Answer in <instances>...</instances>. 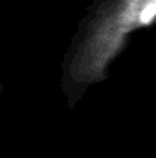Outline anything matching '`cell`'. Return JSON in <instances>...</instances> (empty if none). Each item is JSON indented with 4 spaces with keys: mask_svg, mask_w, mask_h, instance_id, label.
<instances>
[{
    "mask_svg": "<svg viewBox=\"0 0 156 158\" xmlns=\"http://www.w3.org/2000/svg\"><path fill=\"white\" fill-rule=\"evenodd\" d=\"M155 15L156 0H104L94 9L81 39L75 43L66 80L77 86V92L104 80L109 63L121 51L127 35L150 26Z\"/></svg>",
    "mask_w": 156,
    "mask_h": 158,
    "instance_id": "obj_1",
    "label": "cell"
}]
</instances>
